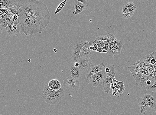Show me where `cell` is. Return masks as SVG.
I'll use <instances>...</instances> for the list:
<instances>
[{
    "label": "cell",
    "instance_id": "1",
    "mask_svg": "<svg viewBox=\"0 0 156 115\" xmlns=\"http://www.w3.org/2000/svg\"><path fill=\"white\" fill-rule=\"evenodd\" d=\"M22 31L27 36L41 34L47 27L51 16L47 5L37 0H16Z\"/></svg>",
    "mask_w": 156,
    "mask_h": 115
},
{
    "label": "cell",
    "instance_id": "2",
    "mask_svg": "<svg viewBox=\"0 0 156 115\" xmlns=\"http://www.w3.org/2000/svg\"><path fill=\"white\" fill-rule=\"evenodd\" d=\"M43 100L45 102L50 104H57L61 101L65 96V92L63 89L55 91L49 88L48 85H45L42 94Z\"/></svg>",
    "mask_w": 156,
    "mask_h": 115
},
{
    "label": "cell",
    "instance_id": "3",
    "mask_svg": "<svg viewBox=\"0 0 156 115\" xmlns=\"http://www.w3.org/2000/svg\"><path fill=\"white\" fill-rule=\"evenodd\" d=\"M154 92L148 90L143 91L141 96L138 99V103L140 107L141 113L143 114L146 111L148 110V107L149 100Z\"/></svg>",
    "mask_w": 156,
    "mask_h": 115
},
{
    "label": "cell",
    "instance_id": "4",
    "mask_svg": "<svg viewBox=\"0 0 156 115\" xmlns=\"http://www.w3.org/2000/svg\"><path fill=\"white\" fill-rule=\"evenodd\" d=\"M110 72L105 74L103 82V87L106 93H108L111 90V86L112 81L115 78V77L117 72V69L113 65H112L109 67Z\"/></svg>",
    "mask_w": 156,
    "mask_h": 115
},
{
    "label": "cell",
    "instance_id": "5",
    "mask_svg": "<svg viewBox=\"0 0 156 115\" xmlns=\"http://www.w3.org/2000/svg\"><path fill=\"white\" fill-rule=\"evenodd\" d=\"M80 85L79 80L71 76L64 80L63 83V86L71 92H75L78 91Z\"/></svg>",
    "mask_w": 156,
    "mask_h": 115
},
{
    "label": "cell",
    "instance_id": "6",
    "mask_svg": "<svg viewBox=\"0 0 156 115\" xmlns=\"http://www.w3.org/2000/svg\"><path fill=\"white\" fill-rule=\"evenodd\" d=\"M106 73L104 70L94 74L89 78L88 83L90 82L91 85L94 87L101 86L103 84Z\"/></svg>",
    "mask_w": 156,
    "mask_h": 115
},
{
    "label": "cell",
    "instance_id": "7",
    "mask_svg": "<svg viewBox=\"0 0 156 115\" xmlns=\"http://www.w3.org/2000/svg\"><path fill=\"white\" fill-rule=\"evenodd\" d=\"M89 42L82 41L74 44L72 50V59L74 63L77 62L80 57L81 50Z\"/></svg>",
    "mask_w": 156,
    "mask_h": 115
},
{
    "label": "cell",
    "instance_id": "8",
    "mask_svg": "<svg viewBox=\"0 0 156 115\" xmlns=\"http://www.w3.org/2000/svg\"><path fill=\"white\" fill-rule=\"evenodd\" d=\"M155 81L147 75L139 79L138 81L136 82L138 85H140L143 91L148 90L149 87L154 85Z\"/></svg>",
    "mask_w": 156,
    "mask_h": 115
},
{
    "label": "cell",
    "instance_id": "9",
    "mask_svg": "<svg viewBox=\"0 0 156 115\" xmlns=\"http://www.w3.org/2000/svg\"><path fill=\"white\" fill-rule=\"evenodd\" d=\"M21 27L20 24H17L12 20L9 22L6 30L9 35L18 36L21 34Z\"/></svg>",
    "mask_w": 156,
    "mask_h": 115
},
{
    "label": "cell",
    "instance_id": "10",
    "mask_svg": "<svg viewBox=\"0 0 156 115\" xmlns=\"http://www.w3.org/2000/svg\"><path fill=\"white\" fill-rule=\"evenodd\" d=\"M106 67L103 62H101L99 65L96 66H93L89 69L86 74V77L87 78L88 82L90 77L94 74L97 73L101 71H104L106 69Z\"/></svg>",
    "mask_w": 156,
    "mask_h": 115
},
{
    "label": "cell",
    "instance_id": "11",
    "mask_svg": "<svg viewBox=\"0 0 156 115\" xmlns=\"http://www.w3.org/2000/svg\"><path fill=\"white\" fill-rule=\"evenodd\" d=\"M77 62L79 64L80 69L82 70H88L93 66L90 57H80Z\"/></svg>",
    "mask_w": 156,
    "mask_h": 115
},
{
    "label": "cell",
    "instance_id": "12",
    "mask_svg": "<svg viewBox=\"0 0 156 115\" xmlns=\"http://www.w3.org/2000/svg\"><path fill=\"white\" fill-rule=\"evenodd\" d=\"M94 45V42L90 41L83 47L81 50L80 55V57H81V58L90 57L93 54L94 51L90 50L89 48L91 46Z\"/></svg>",
    "mask_w": 156,
    "mask_h": 115
},
{
    "label": "cell",
    "instance_id": "13",
    "mask_svg": "<svg viewBox=\"0 0 156 115\" xmlns=\"http://www.w3.org/2000/svg\"><path fill=\"white\" fill-rule=\"evenodd\" d=\"M102 40L103 41H107L110 46L117 44L119 41L113 34H108L106 36H100L96 38L95 40Z\"/></svg>",
    "mask_w": 156,
    "mask_h": 115
},
{
    "label": "cell",
    "instance_id": "14",
    "mask_svg": "<svg viewBox=\"0 0 156 115\" xmlns=\"http://www.w3.org/2000/svg\"><path fill=\"white\" fill-rule=\"evenodd\" d=\"M128 68L133 76L136 82L138 81L139 79L145 75L141 69L137 68L134 65L128 67Z\"/></svg>",
    "mask_w": 156,
    "mask_h": 115
},
{
    "label": "cell",
    "instance_id": "15",
    "mask_svg": "<svg viewBox=\"0 0 156 115\" xmlns=\"http://www.w3.org/2000/svg\"><path fill=\"white\" fill-rule=\"evenodd\" d=\"M139 61L141 62H148L156 66V54L153 52L150 55L143 57Z\"/></svg>",
    "mask_w": 156,
    "mask_h": 115
},
{
    "label": "cell",
    "instance_id": "16",
    "mask_svg": "<svg viewBox=\"0 0 156 115\" xmlns=\"http://www.w3.org/2000/svg\"><path fill=\"white\" fill-rule=\"evenodd\" d=\"M69 74L70 76L78 79L80 77L81 72L79 67H75L74 65H71L69 70Z\"/></svg>",
    "mask_w": 156,
    "mask_h": 115
},
{
    "label": "cell",
    "instance_id": "17",
    "mask_svg": "<svg viewBox=\"0 0 156 115\" xmlns=\"http://www.w3.org/2000/svg\"><path fill=\"white\" fill-rule=\"evenodd\" d=\"M74 8L75 11L73 12L74 15H77L83 11L85 9V5L78 1L76 0L74 2Z\"/></svg>",
    "mask_w": 156,
    "mask_h": 115
},
{
    "label": "cell",
    "instance_id": "18",
    "mask_svg": "<svg viewBox=\"0 0 156 115\" xmlns=\"http://www.w3.org/2000/svg\"><path fill=\"white\" fill-rule=\"evenodd\" d=\"M48 85L50 88L55 91H58L61 88V83L57 79H52L50 80Z\"/></svg>",
    "mask_w": 156,
    "mask_h": 115
},
{
    "label": "cell",
    "instance_id": "19",
    "mask_svg": "<svg viewBox=\"0 0 156 115\" xmlns=\"http://www.w3.org/2000/svg\"><path fill=\"white\" fill-rule=\"evenodd\" d=\"M123 45V43L121 41L119 40L117 44L113 45L111 46V49L112 51L114 53L115 56L119 55L120 54L122 47Z\"/></svg>",
    "mask_w": 156,
    "mask_h": 115
},
{
    "label": "cell",
    "instance_id": "20",
    "mask_svg": "<svg viewBox=\"0 0 156 115\" xmlns=\"http://www.w3.org/2000/svg\"><path fill=\"white\" fill-rule=\"evenodd\" d=\"M0 2V7L1 8H4L8 9L9 8L14 7L15 5V1H2L1 0Z\"/></svg>",
    "mask_w": 156,
    "mask_h": 115
},
{
    "label": "cell",
    "instance_id": "21",
    "mask_svg": "<svg viewBox=\"0 0 156 115\" xmlns=\"http://www.w3.org/2000/svg\"><path fill=\"white\" fill-rule=\"evenodd\" d=\"M154 108H156V93L154 92L149 100L148 110H151Z\"/></svg>",
    "mask_w": 156,
    "mask_h": 115
},
{
    "label": "cell",
    "instance_id": "22",
    "mask_svg": "<svg viewBox=\"0 0 156 115\" xmlns=\"http://www.w3.org/2000/svg\"><path fill=\"white\" fill-rule=\"evenodd\" d=\"M130 13V17L133 15L136 8V5L132 2H128L125 5Z\"/></svg>",
    "mask_w": 156,
    "mask_h": 115
},
{
    "label": "cell",
    "instance_id": "23",
    "mask_svg": "<svg viewBox=\"0 0 156 115\" xmlns=\"http://www.w3.org/2000/svg\"><path fill=\"white\" fill-rule=\"evenodd\" d=\"M105 44V46L104 49L107 52L109 56H115V54L112 51L111 49V46L109 45L108 42L107 41H104Z\"/></svg>",
    "mask_w": 156,
    "mask_h": 115
},
{
    "label": "cell",
    "instance_id": "24",
    "mask_svg": "<svg viewBox=\"0 0 156 115\" xmlns=\"http://www.w3.org/2000/svg\"><path fill=\"white\" fill-rule=\"evenodd\" d=\"M122 17L123 18L125 19H128L130 18V12L125 5L122 8Z\"/></svg>",
    "mask_w": 156,
    "mask_h": 115
},
{
    "label": "cell",
    "instance_id": "25",
    "mask_svg": "<svg viewBox=\"0 0 156 115\" xmlns=\"http://www.w3.org/2000/svg\"><path fill=\"white\" fill-rule=\"evenodd\" d=\"M9 22L3 16L0 17V26L2 27L5 28L6 29L8 27Z\"/></svg>",
    "mask_w": 156,
    "mask_h": 115
},
{
    "label": "cell",
    "instance_id": "26",
    "mask_svg": "<svg viewBox=\"0 0 156 115\" xmlns=\"http://www.w3.org/2000/svg\"><path fill=\"white\" fill-rule=\"evenodd\" d=\"M154 71V67H152L145 70L143 72V73L145 75H147L152 78L153 75Z\"/></svg>",
    "mask_w": 156,
    "mask_h": 115
},
{
    "label": "cell",
    "instance_id": "27",
    "mask_svg": "<svg viewBox=\"0 0 156 115\" xmlns=\"http://www.w3.org/2000/svg\"><path fill=\"white\" fill-rule=\"evenodd\" d=\"M67 2V0H65V1L61 2L60 4L59 5L57 8L56 9L55 12V14H57V13L61 11L63 8H64Z\"/></svg>",
    "mask_w": 156,
    "mask_h": 115
},
{
    "label": "cell",
    "instance_id": "28",
    "mask_svg": "<svg viewBox=\"0 0 156 115\" xmlns=\"http://www.w3.org/2000/svg\"><path fill=\"white\" fill-rule=\"evenodd\" d=\"M9 8L8 9V13L12 17L15 15H19V10L18 8Z\"/></svg>",
    "mask_w": 156,
    "mask_h": 115
},
{
    "label": "cell",
    "instance_id": "29",
    "mask_svg": "<svg viewBox=\"0 0 156 115\" xmlns=\"http://www.w3.org/2000/svg\"><path fill=\"white\" fill-rule=\"evenodd\" d=\"M125 87H117L113 91L117 93V97L120 96L124 92Z\"/></svg>",
    "mask_w": 156,
    "mask_h": 115
},
{
    "label": "cell",
    "instance_id": "30",
    "mask_svg": "<svg viewBox=\"0 0 156 115\" xmlns=\"http://www.w3.org/2000/svg\"><path fill=\"white\" fill-rule=\"evenodd\" d=\"M94 43H96L98 46V48H104L105 46L104 41L103 40H95Z\"/></svg>",
    "mask_w": 156,
    "mask_h": 115
},
{
    "label": "cell",
    "instance_id": "31",
    "mask_svg": "<svg viewBox=\"0 0 156 115\" xmlns=\"http://www.w3.org/2000/svg\"><path fill=\"white\" fill-rule=\"evenodd\" d=\"M118 81L116 80L114 78L112 81V82L111 85V89L114 91L117 87V84Z\"/></svg>",
    "mask_w": 156,
    "mask_h": 115
},
{
    "label": "cell",
    "instance_id": "32",
    "mask_svg": "<svg viewBox=\"0 0 156 115\" xmlns=\"http://www.w3.org/2000/svg\"><path fill=\"white\" fill-rule=\"evenodd\" d=\"M152 92H156V82L154 83V85L151 86H150L148 90Z\"/></svg>",
    "mask_w": 156,
    "mask_h": 115
},
{
    "label": "cell",
    "instance_id": "33",
    "mask_svg": "<svg viewBox=\"0 0 156 115\" xmlns=\"http://www.w3.org/2000/svg\"><path fill=\"white\" fill-rule=\"evenodd\" d=\"M96 52L101 53H107V52H106V51L104 49V48H98Z\"/></svg>",
    "mask_w": 156,
    "mask_h": 115
},
{
    "label": "cell",
    "instance_id": "34",
    "mask_svg": "<svg viewBox=\"0 0 156 115\" xmlns=\"http://www.w3.org/2000/svg\"><path fill=\"white\" fill-rule=\"evenodd\" d=\"M125 86L124 85V82L118 81L117 87H124Z\"/></svg>",
    "mask_w": 156,
    "mask_h": 115
},
{
    "label": "cell",
    "instance_id": "35",
    "mask_svg": "<svg viewBox=\"0 0 156 115\" xmlns=\"http://www.w3.org/2000/svg\"><path fill=\"white\" fill-rule=\"evenodd\" d=\"M0 11H1V12L3 14H7L8 12V9L4 8H1Z\"/></svg>",
    "mask_w": 156,
    "mask_h": 115
},
{
    "label": "cell",
    "instance_id": "36",
    "mask_svg": "<svg viewBox=\"0 0 156 115\" xmlns=\"http://www.w3.org/2000/svg\"><path fill=\"white\" fill-rule=\"evenodd\" d=\"M154 71L153 75L152 78L156 82V66L154 67Z\"/></svg>",
    "mask_w": 156,
    "mask_h": 115
},
{
    "label": "cell",
    "instance_id": "37",
    "mask_svg": "<svg viewBox=\"0 0 156 115\" xmlns=\"http://www.w3.org/2000/svg\"><path fill=\"white\" fill-rule=\"evenodd\" d=\"M78 1L80 2H82L83 4L84 5H87L88 4V1H86V0H80V1H79V0H78Z\"/></svg>",
    "mask_w": 156,
    "mask_h": 115
},
{
    "label": "cell",
    "instance_id": "38",
    "mask_svg": "<svg viewBox=\"0 0 156 115\" xmlns=\"http://www.w3.org/2000/svg\"><path fill=\"white\" fill-rule=\"evenodd\" d=\"M94 45H93L94 46V49L93 51L94 52H96L97 51V50L98 49V46H97V45L96 44V43H94Z\"/></svg>",
    "mask_w": 156,
    "mask_h": 115
},
{
    "label": "cell",
    "instance_id": "39",
    "mask_svg": "<svg viewBox=\"0 0 156 115\" xmlns=\"http://www.w3.org/2000/svg\"><path fill=\"white\" fill-rule=\"evenodd\" d=\"M105 72L106 73H108L110 72V69L109 68L106 67L105 70Z\"/></svg>",
    "mask_w": 156,
    "mask_h": 115
},
{
    "label": "cell",
    "instance_id": "40",
    "mask_svg": "<svg viewBox=\"0 0 156 115\" xmlns=\"http://www.w3.org/2000/svg\"><path fill=\"white\" fill-rule=\"evenodd\" d=\"M74 65L75 67H79V64L78 62H76L74 63Z\"/></svg>",
    "mask_w": 156,
    "mask_h": 115
},
{
    "label": "cell",
    "instance_id": "41",
    "mask_svg": "<svg viewBox=\"0 0 156 115\" xmlns=\"http://www.w3.org/2000/svg\"><path fill=\"white\" fill-rule=\"evenodd\" d=\"M112 95L115 96H117V93L115 92V91H113V92L112 93Z\"/></svg>",
    "mask_w": 156,
    "mask_h": 115
},
{
    "label": "cell",
    "instance_id": "42",
    "mask_svg": "<svg viewBox=\"0 0 156 115\" xmlns=\"http://www.w3.org/2000/svg\"><path fill=\"white\" fill-rule=\"evenodd\" d=\"M89 49H90V50H93V49H94V46H91L90 47V48H89Z\"/></svg>",
    "mask_w": 156,
    "mask_h": 115
},
{
    "label": "cell",
    "instance_id": "43",
    "mask_svg": "<svg viewBox=\"0 0 156 115\" xmlns=\"http://www.w3.org/2000/svg\"><path fill=\"white\" fill-rule=\"evenodd\" d=\"M54 50V51L55 53H56L57 52V50L56 49H54V50Z\"/></svg>",
    "mask_w": 156,
    "mask_h": 115
},
{
    "label": "cell",
    "instance_id": "44",
    "mask_svg": "<svg viewBox=\"0 0 156 115\" xmlns=\"http://www.w3.org/2000/svg\"><path fill=\"white\" fill-rule=\"evenodd\" d=\"M31 59H29L28 60V62H31Z\"/></svg>",
    "mask_w": 156,
    "mask_h": 115
},
{
    "label": "cell",
    "instance_id": "45",
    "mask_svg": "<svg viewBox=\"0 0 156 115\" xmlns=\"http://www.w3.org/2000/svg\"><path fill=\"white\" fill-rule=\"evenodd\" d=\"M154 52L156 54V50Z\"/></svg>",
    "mask_w": 156,
    "mask_h": 115
}]
</instances>
